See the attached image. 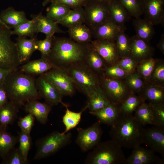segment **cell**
<instances>
[{
  "label": "cell",
  "mask_w": 164,
  "mask_h": 164,
  "mask_svg": "<svg viewBox=\"0 0 164 164\" xmlns=\"http://www.w3.org/2000/svg\"><path fill=\"white\" fill-rule=\"evenodd\" d=\"M3 85L9 100L19 108L29 101L41 97L33 76L22 72L19 69L10 72Z\"/></svg>",
  "instance_id": "1"
},
{
  "label": "cell",
  "mask_w": 164,
  "mask_h": 164,
  "mask_svg": "<svg viewBox=\"0 0 164 164\" xmlns=\"http://www.w3.org/2000/svg\"><path fill=\"white\" fill-rule=\"evenodd\" d=\"M145 128L132 114H120L111 126L109 134L121 147L133 149L143 143Z\"/></svg>",
  "instance_id": "2"
},
{
  "label": "cell",
  "mask_w": 164,
  "mask_h": 164,
  "mask_svg": "<svg viewBox=\"0 0 164 164\" xmlns=\"http://www.w3.org/2000/svg\"><path fill=\"white\" fill-rule=\"evenodd\" d=\"M88 43L80 44L70 38L53 36L48 59L56 67L66 68L73 63L83 61Z\"/></svg>",
  "instance_id": "3"
},
{
  "label": "cell",
  "mask_w": 164,
  "mask_h": 164,
  "mask_svg": "<svg viewBox=\"0 0 164 164\" xmlns=\"http://www.w3.org/2000/svg\"><path fill=\"white\" fill-rule=\"evenodd\" d=\"M64 69L76 89L87 97L100 87L101 77L83 61L74 63Z\"/></svg>",
  "instance_id": "4"
},
{
  "label": "cell",
  "mask_w": 164,
  "mask_h": 164,
  "mask_svg": "<svg viewBox=\"0 0 164 164\" xmlns=\"http://www.w3.org/2000/svg\"><path fill=\"white\" fill-rule=\"evenodd\" d=\"M121 147L112 139L100 142L87 155L86 164H125L126 158Z\"/></svg>",
  "instance_id": "5"
},
{
  "label": "cell",
  "mask_w": 164,
  "mask_h": 164,
  "mask_svg": "<svg viewBox=\"0 0 164 164\" xmlns=\"http://www.w3.org/2000/svg\"><path fill=\"white\" fill-rule=\"evenodd\" d=\"M12 31L0 21V68L13 71L18 69L22 63L16 43L11 38Z\"/></svg>",
  "instance_id": "6"
},
{
  "label": "cell",
  "mask_w": 164,
  "mask_h": 164,
  "mask_svg": "<svg viewBox=\"0 0 164 164\" xmlns=\"http://www.w3.org/2000/svg\"><path fill=\"white\" fill-rule=\"evenodd\" d=\"M72 136L70 132L63 134L55 131L43 137L37 142L34 159H40L55 154L70 143Z\"/></svg>",
  "instance_id": "7"
},
{
  "label": "cell",
  "mask_w": 164,
  "mask_h": 164,
  "mask_svg": "<svg viewBox=\"0 0 164 164\" xmlns=\"http://www.w3.org/2000/svg\"><path fill=\"white\" fill-rule=\"evenodd\" d=\"M83 8L84 24L91 29L99 26L110 18L108 2L97 0H87Z\"/></svg>",
  "instance_id": "8"
},
{
  "label": "cell",
  "mask_w": 164,
  "mask_h": 164,
  "mask_svg": "<svg viewBox=\"0 0 164 164\" xmlns=\"http://www.w3.org/2000/svg\"><path fill=\"white\" fill-rule=\"evenodd\" d=\"M100 87L111 102L119 105L133 93L123 79L102 76L101 77Z\"/></svg>",
  "instance_id": "9"
},
{
  "label": "cell",
  "mask_w": 164,
  "mask_h": 164,
  "mask_svg": "<svg viewBox=\"0 0 164 164\" xmlns=\"http://www.w3.org/2000/svg\"><path fill=\"white\" fill-rule=\"evenodd\" d=\"M101 124L98 120L87 128H77L75 142L82 152H86L93 149L101 142L103 134Z\"/></svg>",
  "instance_id": "10"
},
{
  "label": "cell",
  "mask_w": 164,
  "mask_h": 164,
  "mask_svg": "<svg viewBox=\"0 0 164 164\" xmlns=\"http://www.w3.org/2000/svg\"><path fill=\"white\" fill-rule=\"evenodd\" d=\"M35 83L41 97L51 107L63 103V96L45 73L39 75L35 79Z\"/></svg>",
  "instance_id": "11"
},
{
  "label": "cell",
  "mask_w": 164,
  "mask_h": 164,
  "mask_svg": "<svg viewBox=\"0 0 164 164\" xmlns=\"http://www.w3.org/2000/svg\"><path fill=\"white\" fill-rule=\"evenodd\" d=\"M45 73L63 96L72 97L75 94L76 88L64 68L56 67Z\"/></svg>",
  "instance_id": "12"
},
{
  "label": "cell",
  "mask_w": 164,
  "mask_h": 164,
  "mask_svg": "<svg viewBox=\"0 0 164 164\" xmlns=\"http://www.w3.org/2000/svg\"><path fill=\"white\" fill-rule=\"evenodd\" d=\"M90 44L103 59L107 66L116 64L119 60L115 41L97 39L92 41Z\"/></svg>",
  "instance_id": "13"
},
{
  "label": "cell",
  "mask_w": 164,
  "mask_h": 164,
  "mask_svg": "<svg viewBox=\"0 0 164 164\" xmlns=\"http://www.w3.org/2000/svg\"><path fill=\"white\" fill-rule=\"evenodd\" d=\"M145 19L153 25H164V0H142Z\"/></svg>",
  "instance_id": "14"
},
{
  "label": "cell",
  "mask_w": 164,
  "mask_h": 164,
  "mask_svg": "<svg viewBox=\"0 0 164 164\" xmlns=\"http://www.w3.org/2000/svg\"><path fill=\"white\" fill-rule=\"evenodd\" d=\"M153 151L140 145L133 149L130 156L126 158L125 164H162L164 159L156 155Z\"/></svg>",
  "instance_id": "15"
},
{
  "label": "cell",
  "mask_w": 164,
  "mask_h": 164,
  "mask_svg": "<svg viewBox=\"0 0 164 164\" xmlns=\"http://www.w3.org/2000/svg\"><path fill=\"white\" fill-rule=\"evenodd\" d=\"M143 143L147 145L154 152L164 158V128L154 126L145 128Z\"/></svg>",
  "instance_id": "16"
},
{
  "label": "cell",
  "mask_w": 164,
  "mask_h": 164,
  "mask_svg": "<svg viewBox=\"0 0 164 164\" xmlns=\"http://www.w3.org/2000/svg\"><path fill=\"white\" fill-rule=\"evenodd\" d=\"M147 43L136 35L130 38V56L138 63L152 57L153 48Z\"/></svg>",
  "instance_id": "17"
},
{
  "label": "cell",
  "mask_w": 164,
  "mask_h": 164,
  "mask_svg": "<svg viewBox=\"0 0 164 164\" xmlns=\"http://www.w3.org/2000/svg\"><path fill=\"white\" fill-rule=\"evenodd\" d=\"M124 29L117 26L111 19L92 29L93 38L95 39H104L115 41L119 32Z\"/></svg>",
  "instance_id": "18"
},
{
  "label": "cell",
  "mask_w": 164,
  "mask_h": 164,
  "mask_svg": "<svg viewBox=\"0 0 164 164\" xmlns=\"http://www.w3.org/2000/svg\"><path fill=\"white\" fill-rule=\"evenodd\" d=\"M138 93L143 101L149 103H164V87L149 82Z\"/></svg>",
  "instance_id": "19"
},
{
  "label": "cell",
  "mask_w": 164,
  "mask_h": 164,
  "mask_svg": "<svg viewBox=\"0 0 164 164\" xmlns=\"http://www.w3.org/2000/svg\"><path fill=\"white\" fill-rule=\"evenodd\" d=\"M26 111L33 115L42 124L47 122L51 106L47 103L41 102L38 100H32L26 102L24 105Z\"/></svg>",
  "instance_id": "20"
},
{
  "label": "cell",
  "mask_w": 164,
  "mask_h": 164,
  "mask_svg": "<svg viewBox=\"0 0 164 164\" xmlns=\"http://www.w3.org/2000/svg\"><path fill=\"white\" fill-rule=\"evenodd\" d=\"M29 20L24 11L16 10L12 7L2 11L0 14V21L10 29H14Z\"/></svg>",
  "instance_id": "21"
},
{
  "label": "cell",
  "mask_w": 164,
  "mask_h": 164,
  "mask_svg": "<svg viewBox=\"0 0 164 164\" xmlns=\"http://www.w3.org/2000/svg\"><path fill=\"white\" fill-rule=\"evenodd\" d=\"M38 40L35 36L30 39L20 36H18L16 39L18 56L21 63L28 60L33 53L37 50Z\"/></svg>",
  "instance_id": "22"
},
{
  "label": "cell",
  "mask_w": 164,
  "mask_h": 164,
  "mask_svg": "<svg viewBox=\"0 0 164 164\" xmlns=\"http://www.w3.org/2000/svg\"><path fill=\"white\" fill-rule=\"evenodd\" d=\"M84 62L92 70L101 77L107 65L103 59L91 46L90 43L87 46Z\"/></svg>",
  "instance_id": "23"
},
{
  "label": "cell",
  "mask_w": 164,
  "mask_h": 164,
  "mask_svg": "<svg viewBox=\"0 0 164 164\" xmlns=\"http://www.w3.org/2000/svg\"><path fill=\"white\" fill-rule=\"evenodd\" d=\"M110 18L118 26L125 30V24L131 16L119 0H111L108 3Z\"/></svg>",
  "instance_id": "24"
},
{
  "label": "cell",
  "mask_w": 164,
  "mask_h": 164,
  "mask_svg": "<svg viewBox=\"0 0 164 164\" xmlns=\"http://www.w3.org/2000/svg\"><path fill=\"white\" fill-rule=\"evenodd\" d=\"M56 67L48 59L41 57L28 62L22 66L19 70L30 75H40Z\"/></svg>",
  "instance_id": "25"
},
{
  "label": "cell",
  "mask_w": 164,
  "mask_h": 164,
  "mask_svg": "<svg viewBox=\"0 0 164 164\" xmlns=\"http://www.w3.org/2000/svg\"><path fill=\"white\" fill-rule=\"evenodd\" d=\"M36 15V33L41 32L46 37H53L55 33H63L56 22L42 15V12Z\"/></svg>",
  "instance_id": "26"
},
{
  "label": "cell",
  "mask_w": 164,
  "mask_h": 164,
  "mask_svg": "<svg viewBox=\"0 0 164 164\" xmlns=\"http://www.w3.org/2000/svg\"><path fill=\"white\" fill-rule=\"evenodd\" d=\"M89 113L96 117L101 124L111 126L120 114L119 105L111 102L99 110Z\"/></svg>",
  "instance_id": "27"
},
{
  "label": "cell",
  "mask_w": 164,
  "mask_h": 164,
  "mask_svg": "<svg viewBox=\"0 0 164 164\" xmlns=\"http://www.w3.org/2000/svg\"><path fill=\"white\" fill-rule=\"evenodd\" d=\"M132 24L136 32V35L140 39L149 43L155 33L153 25L149 21L140 17L135 18Z\"/></svg>",
  "instance_id": "28"
},
{
  "label": "cell",
  "mask_w": 164,
  "mask_h": 164,
  "mask_svg": "<svg viewBox=\"0 0 164 164\" xmlns=\"http://www.w3.org/2000/svg\"><path fill=\"white\" fill-rule=\"evenodd\" d=\"M68 32L70 38L78 43L85 44L92 41L91 29L85 24H79L69 28Z\"/></svg>",
  "instance_id": "29"
},
{
  "label": "cell",
  "mask_w": 164,
  "mask_h": 164,
  "mask_svg": "<svg viewBox=\"0 0 164 164\" xmlns=\"http://www.w3.org/2000/svg\"><path fill=\"white\" fill-rule=\"evenodd\" d=\"M87 97V105L89 112L99 110L111 102L100 87Z\"/></svg>",
  "instance_id": "30"
},
{
  "label": "cell",
  "mask_w": 164,
  "mask_h": 164,
  "mask_svg": "<svg viewBox=\"0 0 164 164\" xmlns=\"http://www.w3.org/2000/svg\"><path fill=\"white\" fill-rule=\"evenodd\" d=\"M19 108L9 100L0 108V127L6 128L12 124L17 116Z\"/></svg>",
  "instance_id": "31"
},
{
  "label": "cell",
  "mask_w": 164,
  "mask_h": 164,
  "mask_svg": "<svg viewBox=\"0 0 164 164\" xmlns=\"http://www.w3.org/2000/svg\"><path fill=\"white\" fill-rule=\"evenodd\" d=\"M62 104L66 108L65 112L62 117V122L65 127V130L62 133L65 134L76 127L79 124L82 114L87 108V106L86 104L80 112H75L69 110L67 104L63 102Z\"/></svg>",
  "instance_id": "32"
},
{
  "label": "cell",
  "mask_w": 164,
  "mask_h": 164,
  "mask_svg": "<svg viewBox=\"0 0 164 164\" xmlns=\"http://www.w3.org/2000/svg\"><path fill=\"white\" fill-rule=\"evenodd\" d=\"M85 15L83 7L71 9L63 19L56 22L58 24L70 28L81 24H84Z\"/></svg>",
  "instance_id": "33"
},
{
  "label": "cell",
  "mask_w": 164,
  "mask_h": 164,
  "mask_svg": "<svg viewBox=\"0 0 164 164\" xmlns=\"http://www.w3.org/2000/svg\"><path fill=\"white\" fill-rule=\"evenodd\" d=\"M6 128L0 127V156L4 158L16 145L17 139L8 132Z\"/></svg>",
  "instance_id": "34"
},
{
  "label": "cell",
  "mask_w": 164,
  "mask_h": 164,
  "mask_svg": "<svg viewBox=\"0 0 164 164\" xmlns=\"http://www.w3.org/2000/svg\"><path fill=\"white\" fill-rule=\"evenodd\" d=\"M135 112L134 117L142 125H154L152 113L149 103L144 101Z\"/></svg>",
  "instance_id": "35"
},
{
  "label": "cell",
  "mask_w": 164,
  "mask_h": 164,
  "mask_svg": "<svg viewBox=\"0 0 164 164\" xmlns=\"http://www.w3.org/2000/svg\"><path fill=\"white\" fill-rule=\"evenodd\" d=\"M144 101L139 96L132 94L119 105L120 114H132Z\"/></svg>",
  "instance_id": "36"
},
{
  "label": "cell",
  "mask_w": 164,
  "mask_h": 164,
  "mask_svg": "<svg viewBox=\"0 0 164 164\" xmlns=\"http://www.w3.org/2000/svg\"><path fill=\"white\" fill-rule=\"evenodd\" d=\"M157 59L152 57L142 60L138 63L136 71L144 79L149 83Z\"/></svg>",
  "instance_id": "37"
},
{
  "label": "cell",
  "mask_w": 164,
  "mask_h": 164,
  "mask_svg": "<svg viewBox=\"0 0 164 164\" xmlns=\"http://www.w3.org/2000/svg\"><path fill=\"white\" fill-rule=\"evenodd\" d=\"M32 19L20 25L12 31V35H16L18 36H35L36 33V15L32 16Z\"/></svg>",
  "instance_id": "38"
},
{
  "label": "cell",
  "mask_w": 164,
  "mask_h": 164,
  "mask_svg": "<svg viewBox=\"0 0 164 164\" xmlns=\"http://www.w3.org/2000/svg\"><path fill=\"white\" fill-rule=\"evenodd\" d=\"M71 10L61 4L52 2L47 9L46 16L57 22L63 18Z\"/></svg>",
  "instance_id": "39"
},
{
  "label": "cell",
  "mask_w": 164,
  "mask_h": 164,
  "mask_svg": "<svg viewBox=\"0 0 164 164\" xmlns=\"http://www.w3.org/2000/svg\"><path fill=\"white\" fill-rule=\"evenodd\" d=\"M115 42L120 59L130 56V38L125 33L124 30L119 32Z\"/></svg>",
  "instance_id": "40"
},
{
  "label": "cell",
  "mask_w": 164,
  "mask_h": 164,
  "mask_svg": "<svg viewBox=\"0 0 164 164\" xmlns=\"http://www.w3.org/2000/svg\"><path fill=\"white\" fill-rule=\"evenodd\" d=\"M123 80L127 85L134 94L138 93L146 83L136 71L128 75Z\"/></svg>",
  "instance_id": "41"
},
{
  "label": "cell",
  "mask_w": 164,
  "mask_h": 164,
  "mask_svg": "<svg viewBox=\"0 0 164 164\" xmlns=\"http://www.w3.org/2000/svg\"><path fill=\"white\" fill-rule=\"evenodd\" d=\"M131 17H140L143 14L142 0H119Z\"/></svg>",
  "instance_id": "42"
},
{
  "label": "cell",
  "mask_w": 164,
  "mask_h": 164,
  "mask_svg": "<svg viewBox=\"0 0 164 164\" xmlns=\"http://www.w3.org/2000/svg\"><path fill=\"white\" fill-rule=\"evenodd\" d=\"M149 82L164 87V62L157 59Z\"/></svg>",
  "instance_id": "43"
},
{
  "label": "cell",
  "mask_w": 164,
  "mask_h": 164,
  "mask_svg": "<svg viewBox=\"0 0 164 164\" xmlns=\"http://www.w3.org/2000/svg\"><path fill=\"white\" fill-rule=\"evenodd\" d=\"M149 104L152 113L154 126L164 128V103Z\"/></svg>",
  "instance_id": "44"
},
{
  "label": "cell",
  "mask_w": 164,
  "mask_h": 164,
  "mask_svg": "<svg viewBox=\"0 0 164 164\" xmlns=\"http://www.w3.org/2000/svg\"><path fill=\"white\" fill-rule=\"evenodd\" d=\"M2 163L5 164H26L28 161L24 158L18 148H13L3 158Z\"/></svg>",
  "instance_id": "45"
},
{
  "label": "cell",
  "mask_w": 164,
  "mask_h": 164,
  "mask_svg": "<svg viewBox=\"0 0 164 164\" xmlns=\"http://www.w3.org/2000/svg\"><path fill=\"white\" fill-rule=\"evenodd\" d=\"M19 146L18 149L25 159L28 161L27 156L31 144L30 134L21 131L18 138Z\"/></svg>",
  "instance_id": "46"
},
{
  "label": "cell",
  "mask_w": 164,
  "mask_h": 164,
  "mask_svg": "<svg viewBox=\"0 0 164 164\" xmlns=\"http://www.w3.org/2000/svg\"><path fill=\"white\" fill-rule=\"evenodd\" d=\"M128 74L118 65L107 66L105 68L103 76L112 78L124 79Z\"/></svg>",
  "instance_id": "47"
},
{
  "label": "cell",
  "mask_w": 164,
  "mask_h": 164,
  "mask_svg": "<svg viewBox=\"0 0 164 164\" xmlns=\"http://www.w3.org/2000/svg\"><path fill=\"white\" fill-rule=\"evenodd\" d=\"M53 37H46L44 39L38 40L37 50L40 52L41 57L48 58L52 49Z\"/></svg>",
  "instance_id": "48"
},
{
  "label": "cell",
  "mask_w": 164,
  "mask_h": 164,
  "mask_svg": "<svg viewBox=\"0 0 164 164\" xmlns=\"http://www.w3.org/2000/svg\"><path fill=\"white\" fill-rule=\"evenodd\" d=\"M138 63L129 56L120 58L116 63L129 74L136 71Z\"/></svg>",
  "instance_id": "49"
},
{
  "label": "cell",
  "mask_w": 164,
  "mask_h": 164,
  "mask_svg": "<svg viewBox=\"0 0 164 164\" xmlns=\"http://www.w3.org/2000/svg\"><path fill=\"white\" fill-rule=\"evenodd\" d=\"M35 117L32 114L28 113L23 118H20L18 124L21 131L28 134H30L33 126Z\"/></svg>",
  "instance_id": "50"
},
{
  "label": "cell",
  "mask_w": 164,
  "mask_h": 164,
  "mask_svg": "<svg viewBox=\"0 0 164 164\" xmlns=\"http://www.w3.org/2000/svg\"><path fill=\"white\" fill-rule=\"evenodd\" d=\"M87 0H54L52 2L61 4L73 9L83 7ZM51 2V3H52Z\"/></svg>",
  "instance_id": "51"
},
{
  "label": "cell",
  "mask_w": 164,
  "mask_h": 164,
  "mask_svg": "<svg viewBox=\"0 0 164 164\" xmlns=\"http://www.w3.org/2000/svg\"><path fill=\"white\" fill-rule=\"evenodd\" d=\"M9 99L3 84H0V108L5 104Z\"/></svg>",
  "instance_id": "52"
},
{
  "label": "cell",
  "mask_w": 164,
  "mask_h": 164,
  "mask_svg": "<svg viewBox=\"0 0 164 164\" xmlns=\"http://www.w3.org/2000/svg\"><path fill=\"white\" fill-rule=\"evenodd\" d=\"M11 70L0 68V84H3Z\"/></svg>",
  "instance_id": "53"
},
{
  "label": "cell",
  "mask_w": 164,
  "mask_h": 164,
  "mask_svg": "<svg viewBox=\"0 0 164 164\" xmlns=\"http://www.w3.org/2000/svg\"><path fill=\"white\" fill-rule=\"evenodd\" d=\"M157 48L164 54V34H162L159 41L157 45Z\"/></svg>",
  "instance_id": "54"
},
{
  "label": "cell",
  "mask_w": 164,
  "mask_h": 164,
  "mask_svg": "<svg viewBox=\"0 0 164 164\" xmlns=\"http://www.w3.org/2000/svg\"><path fill=\"white\" fill-rule=\"evenodd\" d=\"M54 0H44L42 3V5L45 6L50 3L52 2Z\"/></svg>",
  "instance_id": "55"
},
{
  "label": "cell",
  "mask_w": 164,
  "mask_h": 164,
  "mask_svg": "<svg viewBox=\"0 0 164 164\" xmlns=\"http://www.w3.org/2000/svg\"><path fill=\"white\" fill-rule=\"evenodd\" d=\"M97 0L104 1V2H107L109 3L111 0Z\"/></svg>",
  "instance_id": "56"
}]
</instances>
